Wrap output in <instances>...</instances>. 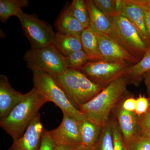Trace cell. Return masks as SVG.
<instances>
[{"label": "cell", "mask_w": 150, "mask_h": 150, "mask_svg": "<svg viewBox=\"0 0 150 150\" xmlns=\"http://www.w3.org/2000/svg\"><path fill=\"white\" fill-rule=\"evenodd\" d=\"M130 82L126 75L112 81L91 100L80 107L86 118L103 127L109 121L110 111L126 93Z\"/></svg>", "instance_id": "1"}, {"label": "cell", "mask_w": 150, "mask_h": 150, "mask_svg": "<svg viewBox=\"0 0 150 150\" xmlns=\"http://www.w3.org/2000/svg\"><path fill=\"white\" fill-rule=\"evenodd\" d=\"M47 102L33 87L25 94L23 99L14 108L8 115L0 121L1 128L11 136L13 141L18 140L24 134L40 108Z\"/></svg>", "instance_id": "2"}, {"label": "cell", "mask_w": 150, "mask_h": 150, "mask_svg": "<svg viewBox=\"0 0 150 150\" xmlns=\"http://www.w3.org/2000/svg\"><path fill=\"white\" fill-rule=\"evenodd\" d=\"M52 77L79 110L82 105L91 100L103 89L77 70L68 69L62 74Z\"/></svg>", "instance_id": "3"}, {"label": "cell", "mask_w": 150, "mask_h": 150, "mask_svg": "<svg viewBox=\"0 0 150 150\" xmlns=\"http://www.w3.org/2000/svg\"><path fill=\"white\" fill-rule=\"evenodd\" d=\"M33 87L48 102L54 103L65 113L75 120L86 118L80 110L74 106L62 88L50 74L40 70L32 71Z\"/></svg>", "instance_id": "4"}, {"label": "cell", "mask_w": 150, "mask_h": 150, "mask_svg": "<svg viewBox=\"0 0 150 150\" xmlns=\"http://www.w3.org/2000/svg\"><path fill=\"white\" fill-rule=\"evenodd\" d=\"M23 59L31 71L40 70L52 76L62 74L67 69L65 57L53 44L36 48H30L25 54Z\"/></svg>", "instance_id": "5"}, {"label": "cell", "mask_w": 150, "mask_h": 150, "mask_svg": "<svg viewBox=\"0 0 150 150\" xmlns=\"http://www.w3.org/2000/svg\"><path fill=\"white\" fill-rule=\"evenodd\" d=\"M21 24L25 36L31 48H36L53 44L55 33L50 24L38 18L35 14L22 12L17 16Z\"/></svg>", "instance_id": "6"}, {"label": "cell", "mask_w": 150, "mask_h": 150, "mask_svg": "<svg viewBox=\"0 0 150 150\" xmlns=\"http://www.w3.org/2000/svg\"><path fill=\"white\" fill-rule=\"evenodd\" d=\"M131 65L126 62L100 60L89 62L80 71L92 81L104 88L112 81L125 75Z\"/></svg>", "instance_id": "7"}, {"label": "cell", "mask_w": 150, "mask_h": 150, "mask_svg": "<svg viewBox=\"0 0 150 150\" xmlns=\"http://www.w3.org/2000/svg\"><path fill=\"white\" fill-rule=\"evenodd\" d=\"M116 28L124 49L139 61L148 48L134 25L120 14L110 18Z\"/></svg>", "instance_id": "8"}, {"label": "cell", "mask_w": 150, "mask_h": 150, "mask_svg": "<svg viewBox=\"0 0 150 150\" xmlns=\"http://www.w3.org/2000/svg\"><path fill=\"white\" fill-rule=\"evenodd\" d=\"M116 11L134 25L146 46L150 48V38L145 26L144 9L138 0H116Z\"/></svg>", "instance_id": "9"}, {"label": "cell", "mask_w": 150, "mask_h": 150, "mask_svg": "<svg viewBox=\"0 0 150 150\" xmlns=\"http://www.w3.org/2000/svg\"><path fill=\"white\" fill-rule=\"evenodd\" d=\"M63 119L57 128L49 131L56 144L77 147L81 145L79 121L65 113Z\"/></svg>", "instance_id": "10"}, {"label": "cell", "mask_w": 150, "mask_h": 150, "mask_svg": "<svg viewBox=\"0 0 150 150\" xmlns=\"http://www.w3.org/2000/svg\"><path fill=\"white\" fill-rule=\"evenodd\" d=\"M86 2L89 14V28L92 31L106 35L123 48L120 36L110 19L97 8L93 0H86Z\"/></svg>", "instance_id": "11"}, {"label": "cell", "mask_w": 150, "mask_h": 150, "mask_svg": "<svg viewBox=\"0 0 150 150\" xmlns=\"http://www.w3.org/2000/svg\"><path fill=\"white\" fill-rule=\"evenodd\" d=\"M44 128L38 112L30 121L23 136L13 141L8 150H39L41 146Z\"/></svg>", "instance_id": "12"}, {"label": "cell", "mask_w": 150, "mask_h": 150, "mask_svg": "<svg viewBox=\"0 0 150 150\" xmlns=\"http://www.w3.org/2000/svg\"><path fill=\"white\" fill-rule=\"evenodd\" d=\"M96 35L103 60L110 62H126L135 64L139 60L111 38L100 33Z\"/></svg>", "instance_id": "13"}, {"label": "cell", "mask_w": 150, "mask_h": 150, "mask_svg": "<svg viewBox=\"0 0 150 150\" xmlns=\"http://www.w3.org/2000/svg\"><path fill=\"white\" fill-rule=\"evenodd\" d=\"M24 96L12 87L6 75H0V121L8 115Z\"/></svg>", "instance_id": "14"}, {"label": "cell", "mask_w": 150, "mask_h": 150, "mask_svg": "<svg viewBox=\"0 0 150 150\" xmlns=\"http://www.w3.org/2000/svg\"><path fill=\"white\" fill-rule=\"evenodd\" d=\"M117 118L118 126L124 142L141 136L139 116L135 112L124 110L121 105L118 109Z\"/></svg>", "instance_id": "15"}, {"label": "cell", "mask_w": 150, "mask_h": 150, "mask_svg": "<svg viewBox=\"0 0 150 150\" xmlns=\"http://www.w3.org/2000/svg\"><path fill=\"white\" fill-rule=\"evenodd\" d=\"M54 25L57 32L68 35L81 36L84 30L86 29L72 15L68 6L59 15Z\"/></svg>", "instance_id": "16"}, {"label": "cell", "mask_w": 150, "mask_h": 150, "mask_svg": "<svg viewBox=\"0 0 150 150\" xmlns=\"http://www.w3.org/2000/svg\"><path fill=\"white\" fill-rule=\"evenodd\" d=\"M53 45L64 57L83 50L80 36L55 33Z\"/></svg>", "instance_id": "17"}, {"label": "cell", "mask_w": 150, "mask_h": 150, "mask_svg": "<svg viewBox=\"0 0 150 150\" xmlns=\"http://www.w3.org/2000/svg\"><path fill=\"white\" fill-rule=\"evenodd\" d=\"M81 145L93 149L99 138L102 127L85 118L79 121Z\"/></svg>", "instance_id": "18"}, {"label": "cell", "mask_w": 150, "mask_h": 150, "mask_svg": "<svg viewBox=\"0 0 150 150\" xmlns=\"http://www.w3.org/2000/svg\"><path fill=\"white\" fill-rule=\"evenodd\" d=\"M80 38L83 50L88 56L89 62L103 60L96 35L89 28L84 30Z\"/></svg>", "instance_id": "19"}, {"label": "cell", "mask_w": 150, "mask_h": 150, "mask_svg": "<svg viewBox=\"0 0 150 150\" xmlns=\"http://www.w3.org/2000/svg\"><path fill=\"white\" fill-rule=\"evenodd\" d=\"M28 0H0V19L5 23L11 17L23 12V8L29 5Z\"/></svg>", "instance_id": "20"}, {"label": "cell", "mask_w": 150, "mask_h": 150, "mask_svg": "<svg viewBox=\"0 0 150 150\" xmlns=\"http://www.w3.org/2000/svg\"><path fill=\"white\" fill-rule=\"evenodd\" d=\"M150 71V48L138 63L129 67L125 75L130 81H139L145 73Z\"/></svg>", "instance_id": "21"}, {"label": "cell", "mask_w": 150, "mask_h": 150, "mask_svg": "<svg viewBox=\"0 0 150 150\" xmlns=\"http://www.w3.org/2000/svg\"><path fill=\"white\" fill-rule=\"evenodd\" d=\"M68 7L72 15L85 28H89V14L86 1L74 0Z\"/></svg>", "instance_id": "22"}, {"label": "cell", "mask_w": 150, "mask_h": 150, "mask_svg": "<svg viewBox=\"0 0 150 150\" xmlns=\"http://www.w3.org/2000/svg\"><path fill=\"white\" fill-rule=\"evenodd\" d=\"M92 150H114L111 121L109 120L102 127L99 138Z\"/></svg>", "instance_id": "23"}, {"label": "cell", "mask_w": 150, "mask_h": 150, "mask_svg": "<svg viewBox=\"0 0 150 150\" xmlns=\"http://www.w3.org/2000/svg\"><path fill=\"white\" fill-rule=\"evenodd\" d=\"M64 57L67 68L71 69L80 71L89 62L88 56L83 50Z\"/></svg>", "instance_id": "24"}, {"label": "cell", "mask_w": 150, "mask_h": 150, "mask_svg": "<svg viewBox=\"0 0 150 150\" xmlns=\"http://www.w3.org/2000/svg\"><path fill=\"white\" fill-rule=\"evenodd\" d=\"M95 5L108 18L116 15V0H93Z\"/></svg>", "instance_id": "25"}, {"label": "cell", "mask_w": 150, "mask_h": 150, "mask_svg": "<svg viewBox=\"0 0 150 150\" xmlns=\"http://www.w3.org/2000/svg\"><path fill=\"white\" fill-rule=\"evenodd\" d=\"M124 143L126 150H150V137L140 136Z\"/></svg>", "instance_id": "26"}, {"label": "cell", "mask_w": 150, "mask_h": 150, "mask_svg": "<svg viewBox=\"0 0 150 150\" xmlns=\"http://www.w3.org/2000/svg\"><path fill=\"white\" fill-rule=\"evenodd\" d=\"M111 122L114 150H126L118 123L115 121Z\"/></svg>", "instance_id": "27"}, {"label": "cell", "mask_w": 150, "mask_h": 150, "mask_svg": "<svg viewBox=\"0 0 150 150\" xmlns=\"http://www.w3.org/2000/svg\"><path fill=\"white\" fill-rule=\"evenodd\" d=\"M141 136L150 138V107L147 112L139 116Z\"/></svg>", "instance_id": "28"}, {"label": "cell", "mask_w": 150, "mask_h": 150, "mask_svg": "<svg viewBox=\"0 0 150 150\" xmlns=\"http://www.w3.org/2000/svg\"><path fill=\"white\" fill-rule=\"evenodd\" d=\"M137 105L135 112L139 116L144 115L147 112L150 107L149 98L140 95L137 99Z\"/></svg>", "instance_id": "29"}, {"label": "cell", "mask_w": 150, "mask_h": 150, "mask_svg": "<svg viewBox=\"0 0 150 150\" xmlns=\"http://www.w3.org/2000/svg\"><path fill=\"white\" fill-rule=\"evenodd\" d=\"M54 145L55 143L51 138L49 131L44 129L39 150H53Z\"/></svg>", "instance_id": "30"}, {"label": "cell", "mask_w": 150, "mask_h": 150, "mask_svg": "<svg viewBox=\"0 0 150 150\" xmlns=\"http://www.w3.org/2000/svg\"><path fill=\"white\" fill-rule=\"evenodd\" d=\"M137 105V100L133 98H130L126 99L121 104L124 110L135 112Z\"/></svg>", "instance_id": "31"}, {"label": "cell", "mask_w": 150, "mask_h": 150, "mask_svg": "<svg viewBox=\"0 0 150 150\" xmlns=\"http://www.w3.org/2000/svg\"><path fill=\"white\" fill-rule=\"evenodd\" d=\"M138 1L142 5L143 9H144L145 26H146V29L147 31L148 34H149L150 38V8L146 6L142 5L139 2V0H138Z\"/></svg>", "instance_id": "32"}, {"label": "cell", "mask_w": 150, "mask_h": 150, "mask_svg": "<svg viewBox=\"0 0 150 150\" xmlns=\"http://www.w3.org/2000/svg\"><path fill=\"white\" fill-rule=\"evenodd\" d=\"M143 77L144 79L145 85L147 89V91L149 96L150 95V71L145 73L143 75Z\"/></svg>", "instance_id": "33"}, {"label": "cell", "mask_w": 150, "mask_h": 150, "mask_svg": "<svg viewBox=\"0 0 150 150\" xmlns=\"http://www.w3.org/2000/svg\"><path fill=\"white\" fill-rule=\"evenodd\" d=\"M75 147L55 144L53 150H74Z\"/></svg>", "instance_id": "34"}, {"label": "cell", "mask_w": 150, "mask_h": 150, "mask_svg": "<svg viewBox=\"0 0 150 150\" xmlns=\"http://www.w3.org/2000/svg\"><path fill=\"white\" fill-rule=\"evenodd\" d=\"M139 1L142 5L150 8V0H139Z\"/></svg>", "instance_id": "35"}, {"label": "cell", "mask_w": 150, "mask_h": 150, "mask_svg": "<svg viewBox=\"0 0 150 150\" xmlns=\"http://www.w3.org/2000/svg\"><path fill=\"white\" fill-rule=\"evenodd\" d=\"M74 150H92V149H89L87 147H86L85 146H82V145H80L79 146L75 148Z\"/></svg>", "instance_id": "36"}, {"label": "cell", "mask_w": 150, "mask_h": 150, "mask_svg": "<svg viewBox=\"0 0 150 150\" xmlns=\"http://www.w3.org/2000/svg\"><path fill=\"white\" fill-rule=\"evenodd\" d=\"M149 103H150V96H149Z\"/></svg>", "instance_id": "37"}]
</instances>
